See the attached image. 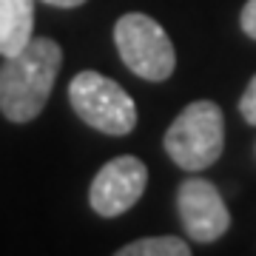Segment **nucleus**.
<instances>
[{
  "label": "nucleus",
  "instance_id": "6",
  "mask_svg": "<svg viewBox=\"0 0 256 256\" xmlns=\"http://www.w3.org/2000/svg\"><path fill=\"white\" fill-rule=\"evenodd\" d=\"M146 185H148L146 162L137 160V156H117L97 171L92 188H88V202L100 216L114 220V216H120V214H126L128 208L137 205L140 196L146 194Z\"/></svg>",
  "mask_w": 256,
  "mask_h": 256
},
{
  "label": "nucleus",
  "instance_id": "10",
  "mask_svg": "<svg viewBox=\"0 0 256 256\" xmlns=\"http://www.w3.org/2000/svg\"><path fill=\"white\" fill-rule=\"evenodd\" d=\"M239 23H242V32H245L250 40H256V0H248L245 6H242Z\"/></svg>",
  "mask_w": 256,
  "mask_h": 256
},
{
  "label": "nucleus",
  "instance_id": "8",
  "mask_svg": "<svg viewBox=\"0 0 256 256\" xmlns=\"http://www.w3.org/2000/svg\"><path fill=\"white\" fill-rule=\"evenodd\" d=\"M191 245L180 236H146L134 239L117 250V256H188Z\"/></svg>",
  "mask_w": 256,
  "mask_h": 256
},
{
  "label": "nucleus",
  "instance_id": "3",
  "mask_svg": "<svg viewBox=\"0 0 256 256\" xmlns=\"http://www.w3.org/2000/svg\"><path fill=\"white\" fill-rule=\"evenodd\" d=\"M68 102L74 114L94 131L126 137L137 126V106L120 82L100 72H80L68 86Z\"/></svg>",
  "mask_w": 256,
  "mask_h": 256
},
{
  "label": "nucleus",
  "instance_id": "4",
  "mask_svg": "<svg viewBox=\"0 0 256 256\" xmlns=\"http://www.w3.org/2000/svg\"><path fill=\"white\" fill-rule=\"evenodd\" d=\"M114 43L128 72H134L142 80L162 82L174 74L176 52L171 37L165 34V28L154 18L142 12H128L117 20Z\"/></svg>",
  "mask_w": 256,
  "mask_h": 256
},
{
  "label": "nucleus",
  "instance_id": "2",
  "mask_svg": "<svg viewBox=\"0 0 256 256\" xmlns=\"http://www.w3.org/2000/svg\"><path fill=\"white\" fill-rule=\"evenodd\" d=\"M165 154L182 171H205L220 160L225 148V117L210 100H196L180 111L165 131Z\"/></svg>",
  "mask_w": 256,
  "mask_h": 256
},
{
  "label": "nucleus",
  "instance_id": "5",
  "mask_svg": "<svg viewBox=\"0 0 256 256\" xmlns=\"http://www.w3.org/2000/svg\"><path fill=\"white\" fill-rule=\"evenodd\" d=\"M176 210H180V220L185 225V234L200 245L222 239L230 228V210L222 200L220 188L208 180H200V176H191L180 185Z\"/></svg>",
  "mask_w": 256,
  "mask_h": 256
},
{
  "label": "nucleus",
  "instance_id": "11",
  "mask_svg": "<svg viewBox=\"0 0 256 256\" xmlns=\"http://www.w3.org/2000/svg\"><path fill=\"white\" fill-rule=\"evenodd\" d=\"M43 3L57 6V9H77V6H82V3H86V0H43Z\"/></svg>",
  "mask_w": 256,
  "mask_h": 256
},
{
  "label": "nucleus",
  "instance_id": "1",
  "mask_svg": "<svg viewBox=\"0 0 256 256\" xmlns=\"http://www.w3.org/2000/svg\"><path fill=\"white\" fill-rule=\"evenodd\" d=\"M63 66V48L52 37H32L0 66V111L12 122H32L46 108Z\"/></svg>",
  "mask_w": 256,
  "mask_h": 256
},
{
  "label": "nucleus",
  "instance_id": "7",
  "mask_svg": "<svg viewBox=\"0 0 256 256\" xmlns=\"http://www.w3.org/2000/svg\"><path fill=\"white\" fill-rule=\"evenodd\" d=\"M34 0H0V54L12 57L32 40Z\"/></svg>",
  "mask_w": 256,
  "mask_h": 256
},
{
  "label": "nucleus",
  "instance_id": "9",
  "mask_svg": "<svg viewBox=\"0 0 256 256\" xmlns=\"http://www.w3.org/2000/svg\"><path fill=\"white\" fill-rule=\"evenodd\" d=\"M239 114L245 117L248 126H256V74L250 77L245 94H242V100H239Z\"/></svg>",
  "mask_w": 256,
  "mask_h": 256
}]
</instances>
